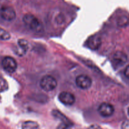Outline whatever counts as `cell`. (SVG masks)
<instances>
[{
  "mask_svg": "<svg viewBox=\"0 0 129 129\" xmlns=\"http://www.w3.org/2000/svg\"><path fill=\"white\" fill-rule=\"evenodd\" d=\"M23 21L27 27L34 32H40L43 30L40 21L31 14H26L23 18Z\"/></svg>",
  "mask_w": 129,
  "mask_h": 129,
  "instance_id": "1",
  "label": "cell"
},
{
  "mask_svg": "<svg viewBox=\"0 0 129 129\" xmlns=\"http://www.w3.org/2000/svg\"><path fill=\"white\" fill-rule=\"evenodd\" d=\"M40 86L43 90L46 91H51L56 87L57 81L52 76L46 75L40 79Z\"/></svg>",
  "mask_w": 129,
  "mask_h": 129,
  "instance_id": "2",
  "label": "cell"
},
{
  "mask_svg": "<svg viewBox=\"0 0 129 129\" xmlns=\"http://www.w3.org/2000/svg\"><path fill=\"white\" fill-rule=\"evenodd\" d=\"M2 66L6 72L13 73L16 71L17 68V63L15 59L11 57L6 56L3 59Z\"/></svg>",
  "mask_w": 129,
  "mask_h": 129,
  "instance_id": "3",
  "label": "cell"
},
{
  "mask_svg": "<svg viewBox=\"0 0 129 129\" xmlns=\"http://www.w3.org/2000/svg\"><path fill=\"white\" fill-rule=\"evenodd\" d=\"M75 83L78 88L82 89H87L91 86L92 79L88 76L81 74L76 78Z\"/></svg>",
  "mask_w": 129,
  "mask_h": 129,
  "instance_id": "4",
  "label": "cell"
},
{
  "mask_svg": "<svg viewBox=\"0 0 129 129\" xmlns=\"http://www.w3.org/2000/svg\"><path fill=\"white\" fill-rule=\"evenodd\" d=\"M0 15L6 21H12L16 17V13L13 8L8 6H3L0 10Z\"/></svg>",
  "mask_w": 129,
  "mask_h": 129,
  "instance_id": "5",
  "label": "cell"
},
{
  "mask_svg": "<svg viewBox=\"0 0 129 129\" xmlns=\"http://www.w3.org/2000/svg\"><path fill=\"white\" fill-rule=\"evenodd\" d=\"M99 114L103 117H109L113 114L115 109L112 105L108 103H102L98 108Z\"/></svg>",
  "mask_w": 129,
  "mask_h": 129,
  "instance_id": "6",
  "label": "cell"
},
{
  "mask_svg": "<svg viewBox=\"0 0 129 129\" xmlns=\"http://www.w3.org/2000/svg\"><path fill=\"white\" fill-rule=\"evenodd\" d=\"M58 99L61 103L65 105H72L75 102V97L72 93L67 91H63L58 96Z\"/></svg>",
  "mask_w": 129,
  "mask_h": 129,
  "instance_id": "7",
  "label": "cell"
},
{
  "mask_svg": "<svg viewBox=\"0 0 129 129\" xmlns=\"http://www.w3.org/2000/svg\"><path fill=\"white\" fill-rule=\"evenodd\" d=\"M29 43L25 39H19L18 40V47L16 48L15 52L18 55H24L29 49Z\"/></svg>",
  "mask_w": 129,
  "mask_h": 129,
  "instance_id": "8",
  "label": "cell"
},
{
  "mask_svg": "<svg viewBox=\"0 0 129 129\" xmlns=\"http://www.w3.org/2000/svg\"><path fill=\"white\" fill-rule=\"evenodd\" d=\"M101 44V40L98 35H94L88 39L87 45L89 48L92 50H97L100 47Z\"/></svg>",
  "mask_w": 129,
  "mask_h": 129,
  "instance_id": "9",
  "label": "cell"
},
{
  "mask_svg": "<svg viewBox=\"0 0 129 129\" xmlns=\"http://www.w3.org/2000/svg\"><path fill=\"white\" fill-rule=\"evenodd\" d=\"M113 60L115 64L119 66L124 65L127 61V56L121 51H117L113 55Z\"/></svg>",
  "mask_w": 129,
  "mask_h": 129,
  "instance_id": "10",
  "label": "cell"
},
{
  "mask_svg": "<svg viewBox=\"0 0 129 129\" xmlns=\"http://www.w3.org/2000/svg\"><path fill=\"white\" fill-rule=\"evenodd\" d=\"M22 129H40L39 124L34 121H26L22 127Z\"/></svg>",
  "mask_w": 129,
  "mask_h": 129,
  "instance_id": "11",
  "label": "cell"
},
{
  "mask_svg": "<svg viewBox=\"0 0 129 129\" xmlns=\"http://www.w3.org/2000/svg\"><path fill=\"white\" fill-rule=\"evenodd\" d=\"M52 114H53V115L54 116L55 118L61 120L62 122H63V123H67V124L70 125V122H69L68 118H67L65 116L63 115V114H62V113H61L60 112H59V111L54 110H53V112H52Z\"/></svg>",
  "mask_w": 129,
  "mask_h": 129,
  "instance_id": "12",
  "label": "cell"
},
{
  "mask_svg": "<svg viewBox=\"0 0 129 129\" xmlns=\"http://www.w3.org/2000/svg\"><path fill=\"white\" fill-rule=\"evenodd\" d=\"M11 35L6 30L0 27V40H8L10 39Z\"/></svg>",
  "mask_w": 129,
  "mask_h": 129,
  "instance_id": "13",
  "label": "cell"
},
{
  "mask_svg": "<svg viewBox=\"0 0 129 129\" xmlns=\"http://www.w3.org/2000/svg\"><path fill=\"white\" fill-rule=\"evenodd\" d=\"M8 88V85L6 81L3 78L0 77V92L5 91L7 90Z\"/></svg>",
  "mask_w": 129,
  "mask_h": 129,
  "instance_id": "14",
  "label": "cell"
},
{
  "mask_svg": "<svg viewBox=\"0 0 129 129\" xmlns=\"http://www.w3.org/2000/svg\"><path fill=\"white\" fill-rule=\"evenodd\" d=\"M56 129H72L71 128L70 125L67 124L65 123H62L57 127Z\"/></svg>",
  "mask_w": 129,
  "mask_h": 129,
  "instance_id": "15",
  "label": "cell"
},
{
  "mask_svg": "<svg viewBox=\"0 0 129 129\" xmlns=\"http://www.w3.org/2000/svg\"><path fill=\"white\" fill-rule=\"evenodd\" d=\"M121 129H129V120L124 121L121 124Z\"/></svg>",
  "mask_w": 129,
  "mask_h": 129,
  "instance_id": "16",
  "label": "cell"
},
{
  "mask_svg": "<svg viewBox=\"0 0 129 129\" xmlns=\"http://www.w3.org/2000/svg\"><path fill=\"white\" fill-rule=\"evenodd\" d=\"M124 74H125V76L129 79V65L128 66H126V68H125V72H124Z\"/></svg>",
  "mask_w": 129,
  "mask_h": 129,
  "instance_id": "17",
  "label": "cell"
},
{
  "mask_svg": "<svg viewBox=\"0 0 129 129\" xmlns=\"http://www.w3.org/2000/svg\"><path fill=\"white\" fill-rule=\"evenodd\" d=\"M126 21H127V19L126 18H121L120 20V23H119V25H125V23H126Z\"/></svg>",
  "mask_w": 129,
  "mask_h": 129,
  "instance_id": "18",
  "label": "cell"
},
{
  "mask_svg": "<svg viewBox=\"0 0 129 129\" xmlns=\"http://www.w3.org/2000/svg\"><path fill=\"white\" fill-rule=\"evenodd\" d=\"M89 129H101V127H99L97 125H92L89 128Z\"/></svg>",
  "mask_w": 129,
  "mask_h": 129,
  "instance_id": "19",
  "label": "cell"
},
{
  "mask_svg": "<svg viewBox=\"0 0 129 129\" xmlns=\"http://www.w3.org/2000/svg\"><path fill=\"white\" fill-rule=\"evenodd\" d=\"M128 115H129V107H128Z\"/></svg>",
  "mask_w": 129,
  "mask_h": 129,
  "instance_id": "20",
  "label": "cell"
}]
</instances>
